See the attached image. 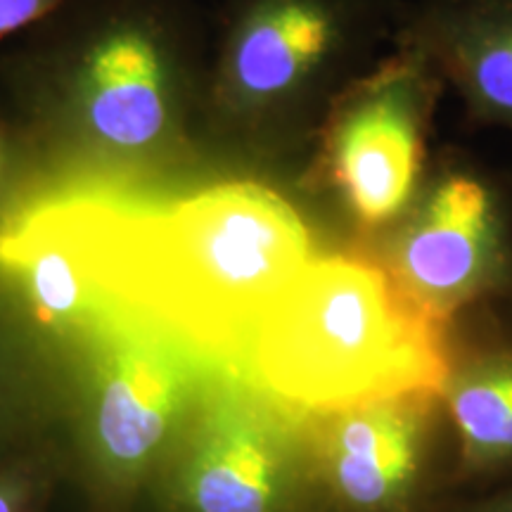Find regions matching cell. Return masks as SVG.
<instances>
[{
	"label": "cell",
	"instance_id": "cell-1",
	"mask_svg": "<svg viewBox=\"0 0 512 512\" xmlns=\"http://www.w3.org/2000/svg\"><path fill=\"white\" fill-rule=\"evenodd\" d=\"M86 233L102 294L219 356L247 351L313 259L299 211L254 181L211 185L152 214L86 204Z\"/></svg>",
	"mask_w": 512,
	"mask_h": 512
},
{
	"label": "cell",
	"instance_id": "cell-2",
	"mask_svg": "<svg viewBox=\"0 0 512 512\" xmlns=\"http://www.w3.org/2000/svg\"><path fill=\"white\" fill-rule=\"evenodd\" d=\"M446 325L380 259L313 256L256 325L245 354L268 392L306 411L342 413L444 394Z\"/></svg>",
	"mask_w": 512,
	"mask_h": 512
},
{
	"label": "cell",
	"instance_id": "cell-3",
	"mask_svg": "<svg viewBox=\"0 0 512 512\" xmlns=\"http://www.w3.org/2000/svg\"><path fill=\"white\" fill-rule=\"evenodd\" d=\"M439 93L425 57L396 41L332 102L320 174L358 228L392 226L418 200Z\"/></svg>",
	"mask_w": 512,
	"mask_h": 512
},
{
	"label": "cell",
	"instance_id": "cell-4",
	"mask_svg": "<svg viewBox=\"0 0 512 512\" xmlns=\"http://www.w3.org/2000/svg\"><path fill=\"white\" fill-rule=\"evenodd\" d=\"M380 27L373 0H252L230 31L219 102L235 119H266L370 67Z\"/></svg>",
	"mask_w": 512,
	"mask_h": 512
},
{
	"label": "cell",
	"instance_id": "cell-5",
	"mask_svg": "<svg viewBox=\"0 0 512 512\" xmlns=\"http://www.w3.org/2000/svg\"><path fill=\"white\" fill-rule=\"evenodd\" d=\"M501 261L494 188L472 169H446L420 190L382 264L415 302L451 320L494 283Z\"/></svg>",
	"mask_w": 512,
	"mask_h": 512
},
{
	"label": "cell",
	"instance_id": "cell-6",
	"mask_svg": "<svg viewBox=\"0 0 512 512\" xmlns=\"http://www.w3.org/2000/svg\"><path fill=\"white\" fill-rule=\"evenodd\" d=\"M396 41L425 57L472 121L512 133V0H420Z\"/></svg>",
	"mask_w": 512,
	"mask_h": 512
},
{
	"label": "cell",
	"instance_id": "cell-7",
	"mask_svg": "<svg viewBox=\"0 0 512 512\" xmlns=\"http://www.w3.org/2000/svg\"><path fill=\"white\" fill-rule=\"evenodd\" d=\"M88 131L114 150H145L171 121V76L159 43L143 29L121 27L93 43L79 76Z\"/></svg>",
	"mask_w": 512,
	"mask_h": 512
},
{
	"label": "cell",
	"instance_id": "cell-8",
	"mask_svg": "<svg viewBox=\"0 0 512 512\" xmlns=\"http://www.w3.org/2000/svg\"><path fill=\"white\" fill-rule=\"evenodd\" d=\"M422 401H387L335 413L325 434L332 486L354 508L394 503L420 463Z\"/></svg>",
	"mask_w": 512,
	"mask_h": 512
},
{
	"label": "cell",
	"instance_id": "cell-9",
	"mask_svg": "<svg viewBox=\"0 0 512 512\" xmlns=\"http://www.w3.org/2000/svg\"><path fill=\"white\" fill-rule=\"evenodd\" d=\"M181 368L164 349L126 339L107 356L98 403V444L114 467L143 465L181 408Z\"/></svg>",
	"mask_w": 512,
	"mask_h": 512
},
{
	"label": "cell",
	"instance_id": "cell-10",
	"mask_svg": "<svg viewBox=\"0 0 512 512\" xmlns=\"http://www.w3.org/2000/svg\"><path fill=\"white\" fill-rule=\"evenodd\" d=\"M283 472V451L264 422L223 408L195 441L185 496L192 512H273Z\"/></svg>",
	"mask_w": 512,
	"mask_h": 512
},
{
	"label": "cell",
	"instance_id": "cell-11",
	"mask_svg": "<svg viewBox=\"0 0 512 512\" xmlns=\"http://www.w3.org/2000/svg\"><path fill=\"white\" fill-rule=\"evenodd\" d=\"M0 264L22 280L43 325H72L93 311L100 287L88 259L79 204L36 211L0 238Z\"/></svg>",
	"mask_w": 512,
	"mask_h": 512
},
{
	"label": "cell",
	"instance_id": "cell-12",
	"mask_svg": "<svg viewBox=\"0 0 512 512\" xmlns=\"http://www.w3.org/2000/svg\"><path fill=\"white\" fill-rule=\"evenodd\" d=\"M448 415L470 463L489 465L512 456V361L477 363L446 382Z\"/></svg>",
	"mask_w": 512,
	"mask_h": 512
},
{
	"label": "cell",
	"instance_id": "cell-13",
	"mask_svg": "<svg viewBox=\"0 0 512 512\" xmlns=\"http://www.w3.org/2000/svg\"><path fill=\"white\" fill-rule=\"evenodd\" d=\"M60 3L62 0H0V38L38 22Z\"/></svg>",
	"mask_w": 512,
	"mask_h": 512
},
{
	"label": "cell",
	"instance_id": "cell-14",
	"mask_svg": "<svg viewBox=\"0 0 512 512\" xmlns=\"http://www.w3.org/2000/svg\"><path fill=\"white\" fill-rule=\"evenodd\" d=\"M19 489L15 484H0V512H17L19 510Z\"/></svg>",
	"mask_w": 512,
	"mask_h": 512
},
{
	"label": "cell",
	"instance_id": "cell-15",
	"mask_svg": "<svg viewBox=\"0 0 512 512\" xmlns=\"http://www.w3.org/2000/svg\"><path fill=\"white\" fill-rule=\"evenodd\" d=\"M503 512H512V505H510V508H508V510H503Z\"/></svg>",
	"mask_w": 512,
	"mask_h": 512
}]
</instances>
